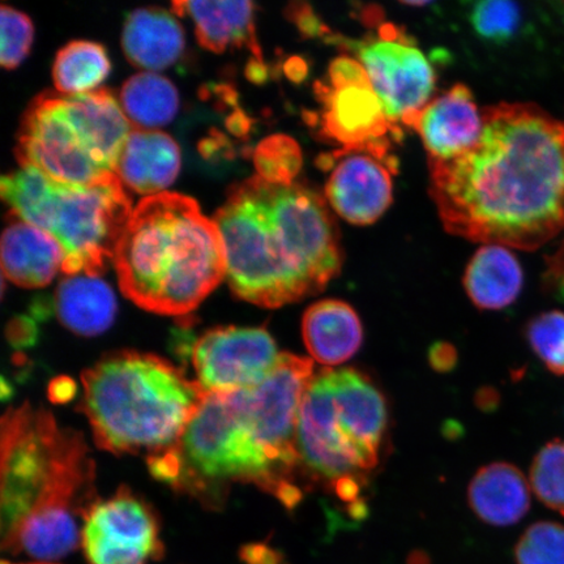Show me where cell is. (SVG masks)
<instances>
[{
	"instance_id": "1",
	"label": "cell",
	"mask_w": 564,
	"mask_h": 564,
	"mask_svg": "<svg viewBox=\"0 0 564 564\" xmlns=\"http://www.w3.org/2000/svg\"><path fill=\"white\" fill-rule=\"evenodd\" d=\"M469 150L429 159L444 229L471 242L539 249L564 230V123L534 104L482 110Z\"/></svg>"
},
{
	"instance_id": "2",
	"label": "cell",
	"mask_w": 564,
	"mask_h": 564,
	"mask_svg": "<svg viewBox=\"0 0 564 564\" xmlns=\"http://www.w3.org/2000/svg\"><path fill=\"white\" fill-rule=\"evenodd\" d=\"M239 300L278 308L321 293L341 271L340 231L329 204L302 183L259 175L230 187L214 217Z\"/></svg>"
},
{
	"instance_id": "3",
	"label": "cell",
	"mask_w": 564,
	"mask_h": 564,
	"mask_svg": "<svg viewBox=\"0 0 564 564\" xmlns=\"http://www.w3.org/2000/svg\"><path fill=\"white\" fill-rule=\"evenodd\" d=\"M2 540L6 552L65 558L82 542L77 518L91 500L95 464L79 433L30 404L2 419Z\"/></svg>"
},
{
	"instance_id": "4",
	"label": "cell",
	"mask_w": 564,
	"mask_h": 564,
	"mask_svg": "<svg viewBox=\"0 0 564 564\" xmlns=\"http://www.w3.org/2000/svg\"><path fill=\"white\" fill-rule=\"evenodd\" d=\"M154 478L208 507L232 484H251L295 509L303 492L297 443L245 391L207 393L173 447L148 457Z\"/></svg>"
},
{
	"instance_id": "5",
	"label": "cell",
	"mask_w": 564,
	"mask_h": 564,
	"mask_svg": "<svg viewBox=\"0 0 564 564\" xmlns=\"http://www.w3.org/2000/svg\"><path fill=\"white\" fill-rule=\"evenodd\" d=\"M112 263L126 297L161 315L194 312L227 279L217 224L193 197L178 193L139 202Z\"/></svg>"
},
{
	"instance_id": "6",
	"label": "cell",
	"mask_w": 564,
	"mask_h": 564,
	"mask_svg": "<svg viewBox=\"0 0 564 564\" xmlns=\"http://www.w3.org/2000/svg\"><path fill=\"white\" fill-rule=\"evenodd\" d=\"M82 382L97 446L117 455L173 447L207 394L167 359L137 350L106 355Z\"/></svg>"
},
{
	"instance_id": "7",
	"label": "cell",
	"mask_w": 564,
	"mask_h": 564,
	"mask_svg": "<svg viewBox=\"0 0 564 564\" xmlns=\"http://www.w3.org/2000/svg\"><path fill=\"white\" fill-rule=\"evenodd\" d=\"M387 429L386 399L369 377L356 369L315 373L299 414L301 467L356 503L380 463Z\"/></svg>"
},
{
	"instance_id": "8",
	"label": "cell",
	"mask_w": 564,
	"mask_h": 564,
	"mask_svg": "<svg viewBox=\"0 0 564 564\" xmlns=\"http://www.w3.org/2000/svg\"><path fill=\"white\" fill-rule=\"evenodd\" d=\"M11 214L55 238L65 252L68 276L100 278L115 262L116 249L132 215L131 199L117 175L94 183L52 178L20 166L0 183Z\"/></svg>"
},
{
	"instance_id": "9",
	"label": "cell",
	"mask_w": 564,
	"mask_h": 564,
	"mask_svg": "<svg viewBox=\"0 0 564 564\" xmlns=\"http://www.w3.org/2000/svg\"><path fill=\"white\" fill-rule=\"evenodd\" d=\"M132 131L108 89L83 95L47 90L21 119L17 158L52 178L94 183L117 175L119 154Z\"/></svg>"
},
{
	"instance_id": "10",
	"label": "cell",
	"mask_w": 564,
	"mask_h": 564,
	"mask_svg": "<svg viewBox=\"0 0 564 564\" xmlns=\"http://www.w3.org/2000/svg\"><path fill=\"white\" fill-rule=\"evenodd\" d=\"M82 546L89 564H150L165 553L156 512L124 488L89 506Z\"/></svg>"
},
{
	"instance_id": "11",
	"label": "cell",
	"mask_w": 564,
	"mask_h": 564,
	"mask_svg": "<svg viewBox=\"0 0 564 564\" xmlns=\"http://www.w3.org/2000/svg\"><path fill=\"white\" fill-rule=\"evenodd\" d=\"M328 83H316L315 94L323 106L322 133L343 150H355L403 135L387 118L366 69L350 56L330 63Z\"/></svg>"
},
{
	"instance_id": "12",
	"label": "cell",
	"mask_w": 564,
	"mask_h": 564,
	"mask_svg": "<svg viewBox=\"0 0 564 564\" xmlns=\"http://www.w3.org/2000/svg\"><path fill=\"white\" fill-rule=\"evenodd\" d=\"M355 51L392 123L425 108L435 88L434 69L397 25H380L378 37L359 42Z\"/></svg>"
},
{
	"instance_id": "13",
	"label": "cell",
	"mask_w": 564,
	"mask_h": 564,
	"mask_svg": "<svg viewBox=\"0 0 564 564\" xmlns=\"http://www.w3.org/2000/svg\"><path fill=\"white\" fill-rule=\"evenodd\" d=\"M390 151L391 140H384L355 150L340 148L319 159L322 169H333L326 200L344 220L370 225L391 206L398 160Z\"/></svg>"
},
{
	"instance_id": "14",
	"label": "cell",
	"mask_w": 564,
	"mask_h": 564,
	"mask_svg": "<svg viewBox=\"0 0 564 564\" xmlns=\"http://www.w3.org/2000/svg\"><path fill=\"white\" fill-rule=\"evenodd\" d=\"M278 344L262 327H218L194 345L196 382L207 393L236 392L256 386L278 365Z\"/></svg>"
},
{
	"instance_id": "15",
	"label": "cell",
	"mask_w": 564,
	"mask_h": 564,
	"mask_svg": "<svg viewBox=\"0 0 564 564\" xmlns=\"http://www.w3.org/2000/svg\"><path fill=\"white\" fill-rule=\"evenodd\" d=\"M401 122L420 133L429 159L436 160L455 158L469 150L481 135L484 124L482 111L464 84H456Z\"/></svg>"
},
{
	"instance_id": "16",
	"label": "cell",
	"mask_w": 564,
	"mask_h": 564,
	"mask_svg": "<svg viewBox=\"0 0 564 564\" xmlns=\"http://www.w3.org/2000/svg\"><path fill=\"white\" fill-rule=\"evenodd\" d=\"M180 171L181 151L171 135L132 129L119 154L116 174L133 192L153 196L165 193Z\"/></svg>"
},
{
	"instance_id": "17",
	"label": "cell",
	"mask_w": 564,
	"mask_h": 564,
	"mask_svg": "<svg viewBox=\"0 0 564 564\" xmlns=\"http://www.w3.org/2000/svg\"><path fill=\"white\" fill-rule=\"evenodd\" d=\"M63 262L65 252L55 238L11 214L2 237L4 278L23 288H44L62 270Z\"/></svg>"
},
{
	"instance_id": "18",
	"label": "cell",
	"mask_w": 564,
	"mask_h": 564,
	"mask_svg": "<svg viewBox=\"0 0 564 564\" xmlns=\"http://www.w3.org/2000/svg\"><path fill=\"white\" fill-rule=\"evenodd\" d=\"M302 337L317 364L343 365L362 347V322L347 302L319 301L303 314Z\"/></svg>"
},
{
	"instance_id": "19",
	"label": "cell",
	"mask_w": 564,
	"mask_h": 564,
	"mask_svg": "<svg viewBox=\"0 0 564 564\" xmlns=\"http://www.w3.org/2000/svg\"><path fill=\"white\" fill-rule=\"evenodd\" d=\"M175 15L194 20L199 44L221 54L229 47L247 46L262 61L256 34V4L252 2H174ZM263 62V61H262Z\"/></svg>"
},
{
	"instance_id": "20",
	"label": "cell",
	"mask_w": 564,
	"mask_h": 564,
	"mask_svg": "<svg viewBox=\"0 0 564 564\" xmlns=\"http://www.w3.org/2000/svg\"><path fill=\"white\" fill-rule=\"evenodd\" d=\"M471 511L484 523L509 527L519 523L531 507V485L509 463H492L479 469L469 484Z\"/></svg>"
},
{
	"instance_id": "21",
	"label": "cell",
	"mask_w": 564,
	"mask_h": 564,
	"mask_svg": "<svg viewBox=\"0 0 564 564\" xmlns=\"http://www.w3.org/2000/svg\"><path fill=\"white\" fill-rule=\"evenodd\" d=\"M122 46L127 59L139 68L160 70L174 65L185 51V33L171 12L140 9L127 17Z\"/></svg>"
},
{
	"instance_id": "22",
	"label": "cell",
	"mask_w": 564,
	"mask_h": 564,
	"mask_svg": "<svg viewBox=\"0 0 564 564\" xmlns=\"http://www.w3.org/2000/svg\"><path fill=\"white\" fill-rule=\"evenodd\" d=\"M524 284L523 268L505 246L485 245L465 270L464 288L481 310H502L518 300Z\"/></svg>"
},
{
	"instance_id": "23",
	"label": "cell",
	"mask_w": 564,
	"mask_h": 564,
	"mask_svg": "<svg viewBox=\"0 0 564 564\" xmlns=\"http://www.w3.org/2000/svg\"><path fill=\"white\" fill-rule=\"evenodd\" d=\"M55 310L63 326L76 335L97 336L108 330L117 315V299L100 278L77 274L56 289Z\"/></svg>"
},
{
	"instance_id": "24",
	"label": "cell",
	"mask_w": 564,
	"mask_h": 564,
	"mask_svg": "<svg viewBox=\"0 0 564 564\" xmlns=\"http://www.w3.org/2000/svg\"><path fill=\"white\" fill-rule=\"evenodd\" d=\"M119 104L131 124L154 130L173 121L180 108V95L166 77L141 73L123 84Z\"/></svg>"
},
{
	"instance_id": "25",
	"label": "cell",
	"mask_w": 564,
	"mask_h": 564,
	"mask_svg": "<svg viewBox=\"0 0 564 564\" xmlns=\"http://www.w3.org/2000/svg\"><path fill=\"white\" fill-rule=\"evenodd\" d=\"M111 63L106 48L90 41H73L56 54L53 80L63 95L94 91L109 76Z\"/></svg>"
},
{
	"instance_id": "26",
	"label": "cell",
	"mask_w": 564,
	"mask_h": 564,
	"mask_svg": "<svg viewBox=\"0 0 564 564\" xmlns=\"http://www.w3.org/2000/svg\"><path fill=\"white\" fill-rule=\"evenodd\" d=\"M302 162L301 147L286 135L268 137L253 152V164L260 178L278 185H292Z\"/></svg>"
},
{
	"instance_id": "27",
	"label": "cell",
	"mask_w": 564,
	"mask_h": 564,
	"mask_svg": "<svg viewBox=\"0 0 564 564\" xmlns=\"http://www.w3.org/2000/svg\"><path fill=\"white\" fill-rule=\"evenodd\" d=\"M529 481L542 503L564 514V441L554 440L540 449Z\"/></svg>"
},
{
	"instance_id": "28",
	"label": "cell",
	"mask_w": 564,
	"mask_h": 564,
	"mask_svg": "<svg viewBox=\"0 0 564 564\" xmlns=\"http://www.w3.org/2000/svg\"><path fill=\"white\" fill-rule=\"evenodd\" d=\"M529 347L554 376L564 377V313L547 312L527 324Z\"/></svg>"
},
{
	"instance_id": "29",
	"label": "cell",
	"mask_w": 564,
	"mask_h": 564,
	"mask_svg": "<svg viewBox=\"0 0 564 564\" xmlns=\"http://www.w3.org/2000/svg\"><path fill=\"white\" fill-rule=\"evenodd\" d=\"M518 564H564V525L539 521L527 529L514 547Z\"/></svg>"
},
{
	"instance_id": "30",
	"label": "cell",
	"mask_w": 564,
	"mask_h": 564,
	"mask_svg": "<svg viewBox=\"0 0 564 564\" xmlns=\"http://www.w3.org/2000/svg\"><path fill=\"white\" fill-rule=\"evenodd\" d=\"M469 20L478 37L502 44L518 32L521 10L517 3L506 0H486L471 7Z\"/></svg>"
},
{
	"instance_id": "31",
	"label": "cell",
	"mask_w": 564,
	"mask_h": 564,
	"mask_svg": "<svg viewBox=\"0 0 564 564\" xmlns=\"http://www.w3.org/2000/svg\"><path fill=\"white\" fill-rule=\"evenodd\" d=\"M34 28L30 18L12 7L2 6V51L0 63L7 69L21 65L31 52Z\"/></svg>"
},
{
	"instance_id": "32",
	"label": "cell",
	"mask_w": 564,
	"mask_h": 564,
	"mask_svg": "<svg viewBox=\"0 0 564 564\" xmlns=\"http://www.w3.org/2000/svg\"><path fill=\"white\" fill-rule=\"evenodd\" d=\"M289 19L293 20V23L299 26L300 32L305 37H317L329 32L326 25H323L322 21L315 17L312 7L303 3H294L286 10Z\"/></svg>"
},
{
	"instance_id": "33",
	"label": "cell",
	"mask_w": 564,
	"mask_h": 564,
	"mask_svg": "<svg viewBox=\"0 0 564 564\" xmlns=\"http://www.w3.org/2000/svg\"><path fill=\"white\" fill-rule=\"evenodd\" d=\"M429 362L436 371L448 372L457 364V351L451 344H435L429 351Z\"/></svg>"
},
{
	"instance_id": "34",
	"label": "cell",
	"mask_w": 564,
	"mask_h": 564,
	"mask_svg": "<svg viewBox=\"0 0 564 564\" xmlns=\"http://www.w3.org/2000/svg\"><path fill=\"white\" fill-rule=\"evenodd\" d=\"M246 564H282V555L268 545H250L242 550Z\"/></svg>"
},
{
	"instance_id": "35",
	"label": "cell",
	"mask_w": 564,
	"mask_h": 564,
	"mask_svg": "<svg viewBox=\"0 0 564 564\" xmlns=\"http://www.w3.org/2000/svg\"><path fill=\"white\" fill-rule=\"evenodd\" d=\"M228 126L230 132L235 133V135L241 137L250 131L251 121L242 111H237L228 119Z\"/></svg>"
},
{
	"instance_id": "36",
	"label": "cell",
	"mask_w": 564,
	"mask_h": 564,
	"mask_svg": "<svg viewBox=\"0 0 564 564\" xmlns=\"http://www.w3.org/2000/svg\"><path fill=\"white\" fill-rule=\"evenodd\" d=\"M286 75L294 82H300L306 76L305 63L300 58H293L288 62Z\"/></svg>"
},
{
	"instance_id": "37",
	"label": "cell",
	"mask_w": 564,
	"mask_h": 564,
	"mask_svg": "<svg viewBox=\"0 0 564 564\" xmlns=\"http://www.w3.org/2000/svg\"><path fill=\"white\" fill-rule=\"evenodd\" d=\"M268 76V70L264 66L263 62H252L249 67H247V77L253 83H263L265 82Z\"/></svg>"
},
{
	"instance_id": "38",
	"label": "cell",
	"mask_w": 564,
	"mask_h": 564,
	"mask_svg": "<svg viewBox=\"0 0 564 564\" xmlns=\"http://www.w3.org/2000/svg\"><path fill=\"white\" fill-rule=\"evenodd\" d=\"M409 564H429V558L425 554H413L409 558Z\"/></svg>"
},
{
	"instance_id": "39",
	"label": "cell",
	"mask_w": 564,
	"mask_h": 564,
	"mask_svg": "<svg viewBox=\"0 0 564 564\" xmlns=\"http://www.w3.org/2000/svg\"><path fill=\"white\" fill-rule=\"evenodd\" d=\"M2 564H12V563L3 562ZM25 564H54V563H51V562H35V563H25Z\"/></svg>"
}]
</instances>
